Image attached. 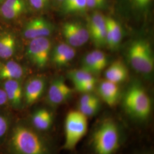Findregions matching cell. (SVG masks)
Instances as JSON below:
<instances>
[{"label":"cell","mask_w":154,"mask_h":154,"mask_svg":"<svg viewBox=\"0 0 154 154\" xmlns=\"http://www.w3.org/2000/svg\"><path fill=\"white\" fill-rule=\"evenodd\" d=\"M125 140V132L119 122L107 116L97 122L90 138L93 154H116Z\"/></svg>","instance_id":"1"},{"label":"cell","mask_w":154,"mask_h":154,"mask_svg":"<svg viewBox=\"0 0 154 154\" xmlns=\"http://www.w3.org/2000/svg\"><path fill=\"white\" fill-rule=\"evenodd\" d=\"M9 148L13 154H53L49 143L37 130L22 123L13 129Z\"/></svg>","instance_id":"2"},{"label":"cell","mask_w":154,"mask_h":154,"mask_svg":"<svg viewBox=\"0 0 154 154\" xmlns=\"http://www.w3.org/2000/svg\"><path fill=\"white\" fill-rule=\"evenodd\" d=\"M123 106L127 115L135 122H147L152 113V101L143 86L134 83L123 98Z\"/></svg>","instance_id":"3"},{"label":"cell","mask_w":154,"mask_h":154,"mask_svg":"<svg viewBox=\"0 0 154 154\" xmlns=\"http://www.w3.org/2000/svg\"><path fill=\"white\" fill-rule=\"evenodd\" d=\"M88 118L79 110L70 111L64 122V149L72 151L87 134Z\"/></svg>","instance_id":"4"},{"label":"cell","mask_w":154,"mask_h":154,"mask_svg":"<svg viewBox=\"0 0 154 154\" xmlns=\"http://www.w3.org/2000/svg\"><path fill=\"white\" fill-rule=\"evenodd\" d=\"M128 59L131 66L138 72L149 74L153 71L154 56L149 42L139 39L134 41L130 46Z\"/></svg>","instance_id":"5"},{"label":"cell","mask_w":154,"mask_h":154,"mask_svg":"<svg viewBox=\"0 0 154 154\" xmlns=\"http://www.w3.org/2000/svg\"><path fill=\"white\" fill-rule=\"evenodd\" d=\"M51 49V44L48 37L33 39L28 45L26 54L35 66L41 69L49 61Z\"/></svg>","instance_id":"6"},{"label":"cell","mask_w":154,"mask_h":154,"mask_svg":"<svg viewBox=\"0 0 154 154\" xmlns=\"http://www.w3.org/2000/svg\"><path fill=\"white\" fill-rule=\"evenodd\" d=\"M72 90L62 78L54 79L50 85L48 92V101L54 107L62 105L72 97Z\"/></svg>","instance_id":"7"},{"label":"cell","mask_w":154,"mask_h":154,"mask_svg":"<svg viewBox=\"0 0 154 154\" xmlns=\"http://www.w3.org/2000/svg\"><path fill=\"white\" fill-rule=\"evenodd\" d=\"M53 32V25L44 18H36L27 22L23 29L25 38L32 40L41 37H48Z\"/></svg>","instance_id":"8"},{"label":"cell","mask_w":154,"mask_h":154,"mask_svg":"<svg viewBox=\"0 0 154 154\" xmlns=\"http://www.w3.org/2000/svg\"><path fill=\"white\" fill-rule=\"evenodd\" d=\"M46 81L42 77H34L26 83L23 96L26 104L32 105L35 103L44 94Z\"/></svg>","instance_id":"9"},{"label":"cell","mask_w":154,"mask_h":154,"mask_svg":"<svg viewBox=\"0 0 154 154\" xmlns=\"http://www.w3.org/2000/svg\"><path fill=\"white\" fill-rule=\"evenodd\" d=\"M98 93L100 97L110 107L115 106L120 97V88L118 84L106 80L99 84Z\"/></svg>","instance_id":"10"},{"label":"cell","mask_w":154,"mask_h":154,"mask_svg":"<svg viewBox=\"0 0 154 154\" xmlns=\"http://www.w3.org/2000/svg\"><path fill=\"white\" fill-rule=\"evenodd\" d=\"M3 86L8 101L10 102L13 107L20 108L22 105L23 98V90L20 81L17 79L6 80Z\"/></svg>","instance_id":"11"},{"label":"cell","mask_w":154,"mask_h":154,"mask_svg":"<svg viewBox=\"0 0 154 154\" xmlns=\"http://www.w3.org/2000/svg\"><path fill=\"white\" fill-rule=\"evenodd\" d=\"M23 67L16 61L0 63V80H20L24 76Z\"/></svg>","instance_id":"12"},{"label":"cell","mask_w":154,"mask_h":154,"mask_svg":"<svg viewBox=\"0 0 154 154\" xmlns=\"http://www.w3.org/2000/svg\"><path fill=\"white\" fill-rule=\"evenodd\" d=\"M16 48V38L13 33H0V59L10 58L15 54Z\"/></svg>","instance_id":"13"},{"label":"cell","mask_w":154,"mask_h":154,"mask_svg":"<svg viewBox=\"0 0 154 154\" xmlns=\"http://www.w3.org/2000/svg\"><path fill=\"white\" fill-rule=\"evenodd\" d=\"M53 123V116L49 110L41 109L35 111L32 116L33 128L39 131L49 130Z\"/></svg>","instance_id":"14"},{"label":"cell","mask_w":154,"mask_h":154,"mask_svg":"<svg viewBox=\"0 0 154 154\" xmlns=\"http://www.w3.org/2000/svg\"><path fill=\"white\" fill-rule=\"evenodd\" d=\"M107 45L111 49L117 48L121 42L122 30L119 23L112 18H106Z\"/></svg>","instance_id":"15"},{"label":"cell","mask_w":154,"mask_h":154,"mask_svg":"<svg viewBox=\"0 0 154 154\" xmlns=\"http://www.w3.org/2000/svg\"><path fill=\"white\" fill-rule=\"evenodd\" d=\"M127 77L128 70L121 61L114 62L105 72L106 80L117 84L126 81Z\"/></svg>","instance_id":"16"},{"label":"cell","mask_w":154,"mask_h":154,"mask_svg":"<svg viewBox=\"0 0 154 154\" xmlns=\"http://www.w3.org/2000/svg\"><path fill=\"white\" fill-rule=\"evenodd\" d=\"M62 34L65 39L66 44L75 48L83 45L78 35L72 26V22H66L62 26Z\"/></svg>","instance_id":"17"},{"label":"cell","mask_w":154,"mask_h":154,"mask_svg":"<svg viewBox=\"0 0 154 154\" xmlns=\"http://www.w3.org/2000/svg\"><path fill=\"white\" fill-rule=\"evenodd\" d=\"M67 77L73 83L74 86L88 81H96L93 75L82 69L70 71L67 74Z\"/></svg>","instance_id":"18"},{"label":"cell","mask_w":154,"mask_h":154,"mask_svg":"<svg viewBox=\"0 0 154 154\" xmlns=\"http://www.w3.org/2000/svg\"><path fill=\"white\" fill-rule=\"evenodd\" d=\"M82 69L92 75L98 74L102 71L91 52L87 54L83 58Z\"/></svg>","instance_id":"19"},{"label":"cell","mask_w":154,"mask_h":154,"mask_svg":"<svg viewBox=\"0 0 154 154\" xmlns=\"http://www.w3.org/2000/svg\"><path fill=\"white\" fill-rule=\"evenodd\" d=\"M100 109L99 99L95 100L87 105L79 106L78 110L88 118L95 116Z\"/></svg>","instance_id":"20"},{"label":"cell","mask_w":154,"mask_h":154,"mask_svg":"<svg viewBox=\"0 0 154 154\" xmlns=\"http://www.w3.org/2000/svg\"><path fill=\"white\" fill-rule=\"evenodd\" d=\"M72 47L66 43H62L58 45L54 48L51 53V61L57 65L62 57L66 53V51Z\"/></svg>","instance_id":"21"},{"label":"cell","mask_w":154,"mask_h":154,"mask_svg":"<svg viewBox=\"0 0 154 154\" xmlns=\"http://www.w3.org/2000/svg\"><path fill=\"white\" fill-rule=\"evenodd\" d=\"M72 24L74 30L78 35L83 45L86 44L90 39V34L88 28L78 22H72Z\"/></svg>","instance_id":"22"},{"label":"cell","mask_w":154,"mask_h":154,"mask_svg":"<svg viewBox=\"0 0 154 154\" xmlns=\"http://www.w3.org/2000/svg\"><path fill=\"white\" fill-rule=\"evenodd\" d=\"M86 8V0H74L70 5L63 11L66 13L82 11Z\"/></svg>","instance_id":"23"},{"label":"cell","mask_w":154,"mask_h":154,"mask_svg":"<svg viewBox=\"0 0 154 154\" xmlns=\"http://www.w3.org/2000/svg\"><path fill=\"white\" fill-rule=\"evenodd\" d=\"M91 53L100 70H103L107 64V60L105 53L99 50H94Z\"/></svg>","instance_id":"24"},{"label":"cell","mask_w":154,"mask_h":154,"mask_svg":"<svg viewBox=\"0 0 154 154\" xmlns=\"http://www.w3.org/2000/svg\"><path fill=\"white\" fill-rule=\"evenodd\" d=\"M1 5L12 9L21 10L23 11H25L26 8L24 0H4Z\"/></svg>","instance_id":"25"},{"label":"cell","mask_w":154,"mask_h":154,"mask_svg":"<svg viewBox=\"0 0 154 154\" xmlns=\"http://www.w3.org/2000/svg\"><path fill=\"white\" fill-rule=\"evenodd\" d=\"M96 85V81H88L86 82L82 83L74 86L77 91L83 93H91L94 90Z\"/></svg>","instance_id":"26"},{"label":"cell","mask_w":154,"mask_h":154,"mask_svg":"<svg viewBox=\"0 0 154 154\" xmlns=\"http://www.w3.org/2000/svg\"><path fill=\"white\" fill-rule=\"evenodd\" d=\"M76 54V50L73 47H70V49L66 52V53L62 57L59 61L57 66H62L66 65L69 63L75 57Z\"/></svg>","instance_id":"27"},{"label":"cell","mask_w":154,"mask_h":154,"mask_svg":"<svg viewBox=\"0 0 154 154\" xmlns=\"http://www.w3.org/2000/svg\"><path fill=\"white\" fill-rule=\"evenodd\" d=\"M98 99H99V98L97 96H95V95H94L91 93H84V94L81 97V98H80L78 106L87 105Z\"/></svg>","instance_id":"28"},{"label":"cell","mask_w":154,"mask_h":154,"mask_svg":"<svg viewBox=\"0 0 154 154\" xmlns=\"http://www.w3.org/2000/svg\"><path fill=\"white\" fill-rule=\"evenodd\" d=\"M106 0H86L87 7L91 9H99L105 6Z\"/></svg>","instance_id":"29"},{"label":"cell","mask_w":154,"mask_h":154,"mask_svg":"<svg viewBox=\"0 0 154 154\" xmlns=\"http://www.w3.org/2000/svg\"><path fill=\"white\" fill-rule=\"evenodd\" d=\"M29 3L32 7L35 10H41L45 8L49 0H29Z\"/></svg>","instance_id":"30"},{"label":"cell","mask_w":154,"mask_h":154,"mask_svg":"<svg viewBox=\"0 0 154 154\" xmlns=\"http://www.w3.org/2000/svg\"><path fill=\"white\" fill-rule=\"evenodd\" d=\"M8 102V98L5 91L3 88H0V106L5 105Z\"/></svg>","instance_id":"31"},{"label":"cell","mask_w":154,"mask_h":154,"mask_svg":"<svg viewBox=\"0 0 154 154\" xmlns=\"http://www.w3.org/2000/svg\"><path fill=\"white\" fill-rule=\"evenodd\" d=\"M74 1V0H63L62 6H63V10H65L66 8H67Z\"/></svg>","instance_id":"32"},{"label":"cell","mask_w":154,"mask_h":154,"mask_svg":"<svg viewBox=\"0 0 154 154\" xmlns=\"http://www.w3.org/2000/svg\"><path fill=\"white\" fill-rule=\"evenodd\" d=\"M139 5L143 7L149 3V0H135Z\"/></svg>","instance_id":"33"},{"label":"cell","mask_w":154,"mask_h":154,"mask_svg":"<svg viewBox=\"0 0 154 154\" xmlns=\"http://www.w3.org/2000/svg\"><path fill=\"white\" fill-rule=\"evenodd\" d=\"M6 124H8V121L6 118L4 116H0V126Z\"/></svg>","instance_id":"34"},{"label":"cell","mask_w":154,"mask_h":154,"mask_svg":"<svg viewBox=\"0 0 154 154\" xmlns=\"http://www.w3.org/2000/svg\"><path fill=\"white\" fill-rule=\"evenodd\" d=\"M152 154L151 152H145V153H142V154Z\"/></svg>","instance_id":"35"},{"label":"cell","mask_w":154,"mask_h":154,"mask_svg":"<svg viewBox=\"0 0 154 154\" xmlns=\"http://www.w3.org/2000/svg\"><path fill=\"white\" fill-rule=\"evenodd\" d=\"M4 1V0H0V5Z\"/></svg>","instance_id":"36"},{"label":"cell","mask_w":154,"mask_h":154,"mask_svg":"<svg viewBox=\"0 0 154 154\" xmlns=\"http://www.w3.org/2000/svg\"><path fill=\"white\" fill-rule=\"evenodd\" d=\"M58 1H63V0H58Z\"/></svg>","instance_id":"37"}]
</instances>
